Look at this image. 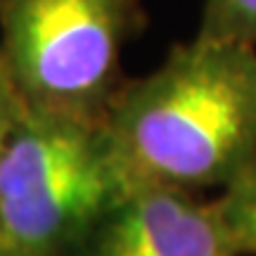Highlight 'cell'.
<instances>
[{"instance_id":"1","label":"cell","mask_w":256,"mask_h":256,"mask_svg":"<svg viewBox=\"0 0 256 256\" xmlns=\"http://www.w3.org/2000/svg\"><path fill=\"white\" fill-rule=\"evenodd\" d=\"M133 185L223 190L256 162V48L194 36L104 114Z\"/></svg>"},{"instance_id":"3","label":"cell","mask_w":256,"mask_h":256,"mask_svg":"<svg viewBox=\"0 0 256 256\" xmlns=\"http://www.w3.org/2000/svg\"><path fill=\"white\" fill-rule=\"evenodd\" d=\"M142 0H0V55L28 107L104 119Z\"/></svg>"},{"instance_id":"6","label":"cell","mask_w":256,"mask_h":256,"mask_svg":"<svg viewBox=\"0 0 256 256\" xmlns=\"http://www.w3.org/2000/svg\"><path fill=\"white\" fill-rule=\"evenodd\" d=\"M197 36L256 48V0H204Z\"/></svg>"},{"instance_id":"4","label":"cell","mask_w":256,"mask_h":256,"mask_svg":"<svg viewBox=\"0 0 256 256\" xmlns=\"http://www.w3.org/2000/svg\"><path fill=\"white\" fill-rule=\"evenodd\" d=\"M62 256H240L216 202L136 185Z\"/></svg>"},{"instance_id":"7","label":"cell","mask_w":256,"mask_h":256,"mask_svg":"<svg viewBox=\"0 0 256 256\" xmlns=\"http://www.w3.org/2000/svg\"><path fill=\"white\" fill-rule=\"evenodd\" d=\"M24 110H26V102L22 98V92H19L2 55H0V154L8 145L17 121L22 119Z\"/></svg>"},{"instance_id":"5","label":"cell","mask_w":256,"mask_h":256,"mask_svg":"<svg viewBox=\"0 0 256 256\" xmlns=\"http://www.w3.org/2000/svg\"><path fill=\"white\" fill-rule=\"evenodd\" d=\"M240 256H256V162L216 197Z\"/></svg>"},{"instance_id":"2","label":"cell","mask_w":256,"mask_h":256,"mask_svg":"<svg viewBox=\"0 0 256 256\" xmlns=\"http://www.w3.org/2000/svg\"><path fill=\"white\" fill-rule=\"evenodd\" d=\"M130 188L104 119L26 104L0 154L8 256H62Z\"/></svg>"}]
</instances>
